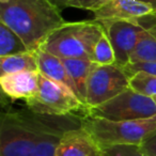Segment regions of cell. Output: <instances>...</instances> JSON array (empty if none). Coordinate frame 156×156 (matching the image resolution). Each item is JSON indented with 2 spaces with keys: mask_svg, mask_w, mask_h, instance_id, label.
<instances>
[{
  "mask_svg": "<svg viewBox=\"0 0 156 156\" xmlns=\"http://www.w3.org/2000/svg\"><path fill=\"white\" fill-rule=\"evenodd\" d=\"M25 104L26 108L39 115H63L77 111H80L83 115L89 113V108L71 90L41 73L39 76V91L25 101Z\"/></svg>",
  "mask_w": 156,
  "mask_h": 156,
  "instance_id": "obj_5",
  "label": "cell"
},
{
  "mask_svg": "<svg viewBox=\"0 0 156 156\" xmlns=\"http://www.w3.org/2000/svg\"><path fill=\"white\" fill-rule=\"evenodd\" d=\"M125 69L128 77L134 75L137 72H145L156 76V61H147V62H136L128 63L126 66L123 67Z\"/></svg>",
  "mask_w": 156,
  "mask_h": 156,
  "instance_id": "obj_21",
  "label": "cell"
},
{
  "mask_svg": "<svg viewBox=\"0 0 156 156\" xmlns=\"http://www.w3.org/2000/svg\"><path fill=\"white\" fill-rule=\"evenodd\" d=\"M10 0H0V3H7L9 2Z\"/></svg>",
  "mask_w": 156,
  "mask_h": 156,
  "instance_id": "obj_26",
  "label": "cell"
},
{
  "mask_svg": "<svg viewBox=\"0 0 156 156\" xmlns=\"http://www.w3.org/2000/svg\"><path fill=\"white\" fill-rule=\"evenodd\" d=\"M106 1L108 0H69V7L93 12L104 5Z\"/></svg>",
  "mask_w": 156,
  "mask_h": 156,
  "instance_id": "obj_22",
  "label": "cell"
},
{
  "mask_svg": "<svg viewBox=\"0 0 156 156\" xmlns=\"http://www.w3.org/2000/svg\"><path fill=\"white\" fill-rule=\"evenodd\" d=\"M129 77L123 67L117 64L94 63L87 85V105L93 108L108 102L128 88Z\"/></svg>",
  "mask_w": 156,
  "mask_h": 156,
  "instance_id": "obj_7",
  "label": "cell"
},
{
  "mask_svg": "<svg viewBox=\"0 0 156 156\" xmlns=\"http://www.w3.org/2000/svg\"><path fill=\"white\" fill-rule=\"evenodd\" d=\"M107 156H147L141 150L140 145L121 144L104 149Z\"/></svg>",
  "mask_w": 156,
  "mask_h": 156,
  "instance_id": "obj_20",
  "label": "cell"
},
{
  "mask_svg": "<svg viewBox=\"0 0 156 156\" xmlns=\"http://www.w3.org/2000/svg\"><path fill=\"white\" fill-rule=\"evenodd\" d=\"M22 37L10 27L0 23V57L11 56L28 51Z\"/></svg>",
  "mask_w": 156,
  "mask_h": 156,
  "instance_id": "obj_17",
  "label": "cell"
},
{
  "mask_svg": "<svg viewBox=\"0 0 156 156\" xmlns=\"http://www.w3.org/2000/svg\"><path fill=\"white\" fill-rule=\"evenodd\" d=\"M48 115L28 108L1 113L0 156H31L47 122Z\"/></svg>",
  "mask_w": 156,
  "mask_h": 156,
  "instance_id": "obj_2",
  "label": "cell"
},
{
  "mask_svg": "<svg viewBox=\"0 0 156 156\" xmlns=\"http://www.w3.org/2000/svg\"><path fill=\"white\" fill-rule=\"evenodd\" d=\"M154 100H155V102H156V96H155V98H154Z\"/></svg>",
  "mask_w": 156,
  "mask_h": 156,
  "instance_id": "obj_27",
  "label": "cell"
},
{
  "mask_svg": "<svg viewBox=\"0 0 156 156\" xmlns=\"http://www.w3.org/2000/svg\"><path fill=\"white\" fill-rule=\"evenodd\" d=\"M92 62L101 65L115 64V54L110 40L107 35L106 31L103 32L98 41L94 46L92 52Z\"/></svg>",
  "mask_w": 156,
  "mask_h": 156,
  "instance_id": "obj_18",
  "label": "cell"
},
{
  "mask_svg": "<svg viewBox=\"0 0 156 156\" xmlns=\"http://www.w3.org/2000/svg\"><path fill=\"white\" fill-rule=\"evenodd\" d=\"M139 1H142V2L149 5L154 11H156V0H139Z\"/></svg>",
  "mask_w": 156,
  "mask_h": 156,
  "instance_id": "obj_25",
  "label": "cell"
},
{
  "mask_svg": "<svg viewBox=\"0 0 156 156\" xmlns=\"http://www.w3.org/2000/svg\"><path fill=\"white\" fill-rule=\"evenodd\" d=\"M140 147L147 156H156V135L143 142Z\"/></svg>",
  "mask_w": 156,
  "mask_h": 156,
  "instance_id": "obj_23",
  "label": "cell"
},
{
  "mask_svg": "<svg viewBox=\"0 0 156 156\" xmlns=\"http://www.w3.org/2000/svg\"><path fill=\"white\" fill-rule=\"evenodd\" d=\"M101 24L104 26L115 49V64L121 67L126 66L144 33V25L139 18L134 20H113Z\"/></svg>",
  "mask_w": 156,
  "mask_h": 156,
  "instance_id": "obj_8",
  "label": "cell"
},
{
  "mask_svg": "<svg viewBox=\"0 0 156 156\" xmlns=\"http://www.w3.org/2000/svg\"><path fill=\"white\" fill-rule=\"evenodd\" d=\"M145 31L130 57L129 63L156 61V11L139 18Z\"/></svg>",
  "mask_w": 156,
  "mask_h": 156,
  "instance_id": "obj_14",
  "label": "cell"
},
{
  "mask_svg": "<svg viewBox=\"0 0 156 156\" xmlns=\"http://www.w3.org/2000/svg\"><path fill=\"white\" fill-rule=\"evenodd\" d=\"M39 71H25L0 76V86L2 92L11 98L28 100L39 91Z\"/></svg>",
  "mask_w": 156,
  "mask_h": 156,
  "instance_id": "obj_12",
  "label": "cell"
},
{
  "mask_svg": "<svg viewBox=\"0 0 156 156\" xmlns=\"http://www.w3.org/2000/svg\"><path fill=\"white\" fill-rule=\"evenodd\" d=\"M83 115L76 112L63 115H49L34 145L31 156H56V151L63 136L69 130L83 127Z\"/></svg>",
  "mask_w": 156,
  "mask_h": 156,
  "instance_id": "obj_9",
  "label": "cell"
},
{
  "mask_svg": "<svg viewBox=\"0 0 156 156\" xmlns=\"http://www.w3.org/2000/svg\"><path fill=\"white\" fill-rule=\"evenodd\" d=\"M65 67H66L69 75L75 85L78 92V98L86 106L87 105V85L90 73L93 67L94 62L89 59H62ZM89 108V107H88Z\"/></svg>",
  "mask_w": 156,
  "mask_h": 156,
  "instance_id": "obj_15",
  "label": "cell"
},
{
  "mask_svg": "<svg viewBox=\"0 0 156 156\" xmlns=\"http://www.w3.org/2000/svg\"><path fill=\"white\" fill-rule=\"evenodd\" d=\"M154 12L149 5L139 0H108L93 11V20L100 23L134 20Z\"/></svg>",
  "mask_w": 156,
  "mask_h": 156,
  "instance_id": "obj_10",
  "label": "cell"
},
{
  "mask_svg": "<svg viewBox=\"0 0 156 156\" xmlns=\"http://www.w3.org/2000/svg\"><path fill=\"white\" fill-rule=\"evenodd\" d=\"M52 2L62 11L65 8H69V0H51Z\"/></svg>",
  "mask_w": 156,
  "mask_h": 156,
  "instance_id": "obj_24",
  "label": "cell"
},
{
  "mask_svg": "<svg viewBox=\"0 0 156 156\" xmlns=\"http://www.w3.org/2000/svg\"><path fill=\"white\" fill-rule=\"evenodd\" d=\"M87 115L110 121H130L156 115V102L153 98L137 93L129 87L108 102L90 108Z\"/></svg>",
  "mask_w": 156,
  "mask_h": 156,
  "instance_id": "obj_6",
  "label": "cell"
},
{
  "mask_svg": "<svg viewBox=\"0 0 156 156\" xmlns=\"http://www.w3.org/2000/svg\"><path fill=\"white\" fill-rule=\"evenodd\" d=\"M56 156H107L105 150L83 127L69 130L63 136Z\"/></svg>",
  "mask_w": 156,
  "mask_h": 156,
  "instance_id": "obj_11",
  "label": "cell"
},
{
  "mask_svg": "<svg viewBox=\"0 0 156 156\" xmlns=\"http://www.w3.org/2000/svg\"><path fill=\"white\" fill-rule=\"evenodd\" d=\"M35 52H37V57L40 73L43 74L44 76H46L51 80L66 87L78 98L77 89L72 80L71 76L69 75V72H67L62 59L46 51L42 47L35 50Z\"/></svg>",
  "mask_w": 156,
  "mask_h": 156,
  "instance_id": "obj_13",
  "label": "cell"
},
{
  "mask_svg": "<svg viewBox=\"0 0 156 156\" xmlns=\"http://www.w3.org/2000/svg\"><path fill=\"white\" fill-rule=\"evenodd\" d=\"M128 87L137 93L154 98L156 96V76L145 72H137L129 77Z\"/></svg>",
  "mask_w": 156,
  "mask_h": 156,
  "instance_id": "obj_19",
  "label": "cell"
},
{
  "mask_svg": "<svg viewBox=\"0 0 156 156\" xmlns=\"http://www.w3.org/2000/svg\"><path fill=\"white\" fill-rule=\"evenodd\" d=\"M104 31V26L95 20L65 23L45 40L42 48L61 59L91 60L94 46Z\"/></svg>",
  "mask_w": 156,
  "mask_h": 156,
  "instance_id": "obj_3",
  "label": "cell"
},
{
  "mask_svg": "<svg viewBox=\"0 0 156 156\" xmlns=\"http://www.w3.org/2000/svg\"><path fill=\"white\" fill-rule=\"evenodd\" d=\"M83 127L103 149L121 144L141 145L156 135V115L130 121H110L85 115Z\"/></svg>",
  "mask_w": 156,
  "mask_h": 156,
  "instance_id": "obj_4",
  "label": "cell"
},
{
  "mask_svg": "<svg viewBox=\"0 0 156 156\" xmlns=\"http://www.w3.org/2000/svg\"><path fill=\"white\" fill-rule=\"evenodd\" d=\"M25 71H39L35 51L28 50L20 54L0 57V76Z\"/></svg>",
  "mask_w": 156,
  "mask_h": 156,
  "instance_id": "obj_16",
  "label": "cell"
},
{
  "mask_svg": "<svg viewBox=\"0 0 156 156\" xmlns=\"http://www.w3.org/2000/svg\"><path fill=\"white\" fill-rule=\"evenodd\" d=\"M61 12L51 0H10L0 3V23L15 31L29 50L35 51L66 23Z\"/></svg>",
  "mask_w": 156,
  "mask_h": 156,
  "instance_id": "obj_1",
  "label": "cell"
}]
</instances>
